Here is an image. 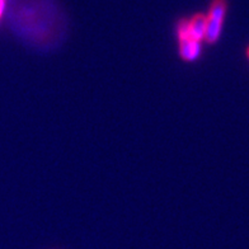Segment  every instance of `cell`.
I'll return each instance as SVG.
<instances>
[{
	"label": "cell",
	"instance_id": "6da1fadb",
	"mask_svg": "<svg viewBox=\"0 0 249 249\" xmlns=\"http://www.w3.org/2000/svg\"><path fill=\"white\" fill-rule=\"evenodd\" d=\"M201 50H202V46H201V42H198V41H195V39L191 38L179 41V56L184 61H196L200 57Z\"/></svg>",
	"mask_w": 249,
	"mask_h": 249
},
{
	"label": "cell",
	"instance_id": "7a4b0ae2",
	"mask_svg": "<svg viewBox=\"0 0 249 249\" xmlns=\"http://www.w3.org/2000/svg\"><path fill=\"white\" fill-rule=\"evenodd\" d=\"M207 17L205 14H195L191 19H188V28H190V38L202 42L206 33Z\"/></svg>",
	"mask_w": 249,
	"mask_h": 249
},
{
	"label": "cell",
	"instance_id": "3957f363",
	"mask_svg": "<svg viewBox=\"0 0 249 249\" xmlns=\"http://www.w3.org/2000/svg\"><path fill=\"white\" fill-rule=\"evenodd\" d=\"M226 10H228V3L226 0H213V3L210 5L209 13H207V18L213 20H217L224 23L225 19Z\"/></svg>",
	"mask_w": 249,
	"mask_h": 249
},
{
	"label": "cell",
	"instance_id": "277c9868",
	"mask_svg": "<svg viewBox=\"0 0 249 249\" xmlns=\"http://www.w3.org/2000/svg\"><path fill=\"white\" fill-rule=\"evenodd\" d=\"M223 24L221 22L217 20H213L207 18V26H206V33H205V42L209 45L216 43L217 39L221 36V31H223Z\"/></svg>",
	"mask_w": 249,
	"mask_h": 249
},
{
	"label": "cell",
	"instance_id": "5b68a950",
	"mask_svg": "<svg viewBox=\"0 0 249 249\" xmlns=\"http://www.w3.org/2000/svg\"><path fill=\"white\" fill-rule=\"evenodd\" d=\"M5 0H0V17H1V14H3L4 12V8H5Z\"/></svg>",
	"mask_w": 249,
	"mask_h": 249
},
{
	"label": "cell",
	"instance_id": "8992f818",
	"mask_svg": "<svg viewBox=\"0 0 249 249\" xmlns=\"http://www.w3.org/2000/svg\"><path fill=\"white\" fill-rule=\"evenodd\" d=\"M246 53H247V57H248V60H249V47H248V49H247Z\"/></svg>",
	"mask_w": 249,
	"mask_h": 249
},
{
	"label": "cell",
	"instance_id": "52a82bcc",
	"mask_svg": "<svg viewBox=\"0 0 249 249\" xmlns=\"http://www.w3.org/2000/svg\"><path fill=\"white\" fill-rule=\"evenodd\" d=\"M0 18H1V17H0Z\"/></svg>",
	"mask_w": 249,
	"mask_h": 249
}]
</instances>
